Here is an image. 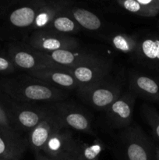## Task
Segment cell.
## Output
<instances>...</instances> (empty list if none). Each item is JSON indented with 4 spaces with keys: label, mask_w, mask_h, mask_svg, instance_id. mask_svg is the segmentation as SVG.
Listing matches in <instances>:
<instances>
[{
    "label": "cell",
    "mask_w": 159,
    "mask_h": 160,
    "mask_svg": "<svg viewBox=\"0 0 159 160\" xmlns=\"http://www.w3.org/2000/svg\"><path fill=\"white\" fill-rule=\"evenodd\" d=\"M154 160H159V148H156L155 159Z\"/></svg>",
    "instance_id": "30"
},
{
    "label": "cell",
    "mask_w": 159,
    "mask_h": 160,
    "mask_svg": "<svg viewBox=\"0 0 159 160\" xmlns=\"http://www.w3.org/2000/svg\"><path fill=\"white\" fill-rule=\"evenodd\" d=\"M77 143L73 132L68 128H62L51 134L41 153L53 159L60 153L73 148Z\"/></svg>",
    "instance_id": "18"
},
{
    "label": "cell",
    "mask_w": 159,
    "mask_h": 160,
    "mask_svg": "<svg viewBox=\"0 0 159 160\" xmlns=\"http://www.w3.org/2000/svg\"><path fill=\"white\" fill-rule=\"evenodd\" d=\"M27 147V140L20 133L0 125V159L20 160Z\"/></svg>",
    "instance_id": "14"
},
{
    "label": "cell",
    "mask_w": 159,
    "mask_h": 160,
    "mask_svg": "<svg viewBox=\"0 0 159 160\" xmlns=\"http://www.w3.org/2000/svg\"><path fill=\"white\" fill-rule=\"evenodd\" d=\"M71 5H73V2L67 0H45L37 12L32 28L30 31V34L33 31L46 28L59 14Z\"/></svg>",
    "instance_id": "17"
},
{
    "label": "cell",
    "mask_w": 159,
    "mask_h": 160,
    "mask_svg": "<svg viewBox=\"0 0 159 160\" xmlns=\"http://www.w3.org/2000/svg\"><path fill=\"white\" fill-rule=\"evenodd\" d=\"M17 71V68L8 56L6 51H0V74L9 76L14 74Z\"/></svg>",
    "instance_id": "25"
},
{
    "label": "cell",
    "mask_w": 159,
    "mask_h": 160,
    "mask_svg": "<svg viewBox=\"0 0 159 160\" xmlns=\"http://www.w3.org/2000/svg\"><path fill=\"white\" fill-rule=\"evenodd\" d=\"M115 3L123 10L139 17H154L159 14V11L143 6L138 0H118Z\"/></svg>",
    "instance_id": "22"
},
{
    "label": "cell",
    "mask_w": 159,
    "mask_h": 160,
    "mask_svg": "<svg viewBox=\"0 0 159 160\" xmlns=\"http://www.w3.org/2000/svg\"><path fill=\"white\" fill-rule=\"evenodd\" d=\"M0 93L16 101L51 104L66 100L68 91L46 84L27 73L0 78Z\"/></svg>",
    "instance_id": "1"
},
{
    "label": "cell",
    "mask_w": 159,
    "mask_h": 160,
    "mask_svg": "<svg viewBox=\"0 0 159 160\" xmlns=\"http://www.w3.org/2000/svg\"><path fill=\"white\" fill-rule=\"evenodd\" d=\"M141 114L155 138L159 142V112L151 105L145 103L142 106Z\"/></svg>",
    "instance_id": "23"
},
{
    "label": "cell",
    "mask_w": 159,
    "mask_h": 160,
    "mask_svg": "<svg viewBox=\"0 0 159 160\" xmlns=\"http://www.w3.org/2000/svg\"><path fill=\"white\" fill-rule=\"evenodd\" d=\"M76 93L86 105L96 110L106 111L123 93V83L120 78L111 74Z\"/></svg>",
    "instance_id": "4"
},
{
    "label": "cell",
    "mask_w": 159,
    "mask_h": 160,
    "mask_svg": "<svg viewBox=\"0 0 159 160\" xmlns=\"http://www.w3.org/2000/svg\"><path fill=\"white\" fill-rule=\"evenodd\" d=\"M45 29H50L65 34L73 35L82 30L76 20L66 11V9L57 16Z\"/></svg>",
    "instance_id": "21"
},
{
    "label": "cell",
    "mask_w": 159,
    "mask_h": 160,
    "mask_svg": "<svg viewBox=\"0 0 159 160\" xmlns=\"http://www.w3.org/2000/svg\"><path fill=\"white\" fill-rule=\"evenodd\" d=\"M45 0H30L11 6L6 12L5 20L11 29L30 33L39 9Z\"/></svg>",
    "instance_id": "10"
},
{
    "label": "cell",
    "mask_w": 159,
    "mask_h": 160,
    "mask_svg": "<svg viewBox=\"0 0 159 160\" xmlns=\"http://www.w3.org/2000/svg\"><path fill=\"white\" fill-rule=\"evenodd\" d=\"M104 149V145L97 139L90 145H80L79 160H100V155Z\"/></svg>",
    "instance_id": "24"
},
{
    "label": "cell",
    "mask_w": 159,
    "mask_h": 160,
    "mask_svg": "<svg viewBox=\"0 0 159 160\" xmlns=\"http://www.w3.org/2000/svg\"><path fill=\"white\" fill-rule=\"evenodd\" d=\"M27 74L50 84L51 86L65 91H76L80 88L79 83L74 77L69 73L65 68L40 69L26 73Z\"/></svg>",
    "instance_id": "16"
},
{
    "label": "cell",
    "mask_w": 159,
    "mask_h": 160,
    "mask_svg": "<svg viewBox=\"0 0 159 160\" xmlns=\"http://www.w3.org/2000/svg\"><path fill=\"white\" fill-rule=\"evenodd\" d=\"M51 104L22 102L0 93V105L11 128L18 133H29L48 114Z\"/></svg>",
    "instance_id": "2"
},
{
    "label": "cell",
    "mask_w": 159,
    "mask_h": 160,
    "mask_svg": "<svg viewBox=\"0 0 159 160\" xmlns=\"http://www.w3.org/2000/svg\"><path fill=\"white\" fill-rule=\"evenodd\" d=\"M65 69L79 83L80 88L78 90H80L93 85L112 74V62L109 59L95 65Z\"/></svg>",
    "instance_id": "15"
},
{
    "label": "cell",
    "mask_w": 159,
    "mask_h": 160,
    "mask_svg": "<svg viewBox=\"0 0 159 160\" xmlns=\"http://www.w3.org/2000/svg\"><path fill=\"white\" fill-rule=\"evenodd\" d=\"M117 144L119 160L155 159V146L137 123L121 130Z\"/></svg>",
    "instance_id": "3"
},
{
    "label": "cell",
    "mask_w": 159,
    "mask_h": 160,
    "mask_svg": "<svg viewBox=\"0 0 159 160\" xmlns=\"http://www.w3.org/2000/svg\"><path fill=\"white\" fill-rule=\"evenodd\" d=\"M65 128L59 120L57 113L51 104V109L46 116L41 120L40 123L33 128L26 138L28 147L34 155L41 153L51 134L60 128Z\"/></svg>",
    "instance_id": "9"
},
{
    "label": "cell",
    "mask_w": 159,
    "mask_h": 160,
    "mask_svg": "<svg viewBox=\"0 0 159 160\" xmlns=\"http://www.w3.org/2000/svg\"><path fill=\"white\" fill-rule=\"evenodd\" d=\"M0 125L6 127V128H11L10 125H9V120H8L7 117H6V112H5L4 109H2L1 105H0Z\"/></svg>",
    "instance_id": "28"
},
{
    "label": "cell",
    "mask_w": 159,
    "mask_h": 160,
    "mask_svg": "<svg viewBox=\"0 0 159 160\" xmlns=\"http://www.w3.org/2000/svg\"><path fill=\"white\" fill-rule=\"evenodd\" d=\"M157 28H159V20H158V21H157Z\"/></svg>",
    "instance_id": "31"
},
{
    "label": "cell",
    "mask_w": 159,
    "mask_h": 160,
    "mask_svg": "<svg viewBox=\"0 0 159 160\" xmlns=\"http://www.w3.org/2000/svg\"><path fill=\"white\" fill-rule=\"evenodd\" d=\"M56 64L64 68H74L78 67H85L109 60L107 58L86 50L76 49L59 50L51 53H45Z\"/></svg>",
    "instance_id": "12"
},
{
    "label": "cell",
    "mask_w": 159,
    "mask_h": 160,
    "mask_svg": "<svg viewBox=\"0 0 159 160\" xmlns=\"http://www.w3.org/2000/svg\"><path fill=\"white\" fill-rule=\"evenodd\" d=\"M127 82L128 90L137 97L159 103L158 78L133 68L129 70Z\"/></svg>",
    "instance_id": "13"
},
{
    "label": "cell",
    "mask_w": 159,
    "mask_h": 160,
    "mask_svg": "<svg viewBox=\"0 0 159 160\" xmlns=\"http://www.w3.org/2000/svg\"><path fill=\"white\" fill-rule=\"evenodd\" d=\"M6 52L17 70L25 73L43 68H63L53 62L45 53L36 51L26 42L12 41L9 42Z\"/></svg>",
    "instance_id": "6"
},
{
    "label": "cell",
    "mask_w": 159,
    "mask_h": 160,
    "mask_svg": "<svg viewBox=\"0 0 159 160\" xmlns=\"http://www.w3.org/2000/svg\"><path fill=\"white\" fill-rule=\"evenodd\" d=\"M0 160H7V159H0Z\"/></svg>",
    "instance_id": "32"
},
{
    "label": "cell",
    "mask_w": 159,
    "mask_h": 160,
    "mask_svg": "<svg viewBox=\"0 0 159 160\" xmlns=\"http://www.w3.org/2000/svg\"><path fill=\"white\" fill-rule=\"evenodd\" d=\"M80 144L78 142L75 146L63 152L60 153L55 157H54L52 160H79V152L80 148Z\"/></svg>",
    "instance_id": "26"
},
{
    "label": "cell",
    "mask_w": 159,
    "mask_h": 160,
    "mask_svg": "<svg viewBox=\"0 0 159 160\" xmlns=\"http://www.w3.org/2000/svg\"><path fill=\"white\" fill-rule=\"evenodd\" d=\"M53 106L65 128L95 135L93 129V119L84 108L76 103L67 101V99L53 103Z\"/></svg>",
    "instance_id": "8"
},
{
    "label": "cell",
    "mask_w": 159,
    "mask_h": 160,
    "mask_svg": "<svg viewBox=\"0 0 159 160\" xmlns=\"http://www.w3.org/2000/svg\"><path fill=\"white\" fill-rule=\"evenodd\" d=\"M34 156H35V160H52L43 153H38L34 155Z\"/></svg>",
    "instance_id": "29"
},
{
    "label": "cell",
    "mask_w": 159,
    "mask_h": 160,
    "mask_svg": "<svg viewBox=\"0 0 159 160\" xmlns=\"http://www.w3.org/2000/svg\"><path fill=\"white\" fill-rule=\"evenodd\" d=\"M136 36L138 45L131 56L136 69L159 79V32L145 31Z\"/></svg>",
    "instance_id": "5"
},
{
    "label": "cell",
    "mask_w": 159,
    "mask_h": 160,
    "mask_svg": "<svg viewBox=\"0 0 159 160\" xmlns=\"http://www.w3.org/2000/svg\"><path fill=\"white\" fill-rule=\"evenodd\" d=\"M138 2L143 6L159 11V0H138Z\"/></svg>",
    "instance_id": "27"
},
{
    "label": "cell",
    "mask_w": 159,
    "mask_h": 160,
    "mask_svg": "<svg viewBox=\"0 0 159 160\" xmlns=\"http://www.w3.org/2000/svg\"><path fill=\"white\" fill-rule=\"evenodd\" d=\"M23 42L36 51L47 54L59 50L76 49L80 46L79 40L73 35L50 29L33 31Z\"/></svg>",
    "instance_id": "7"
},
{
    "label": "cell",
    "mask_w": 159,
    "mask_h": 160,
    "mask_svg": "<svg viewBox=\"0 0 159 160\" xmlns=\"http://www.w3.org/2000/svg\"><path fill=\"white\" fill-rule=\"evenodd\" d=\"M137 96L130 91L123 92L121 96L105 111L107 122L114 129L123 130L132 123V114Z\"/></svg>",
    "instance_id": "11"
},
{
    "label": "cell",
    "mask_w": 159,
    "mask_h": 160,
    "mask_svg": "<svg viewBox=\"0 0 159 160\" xmlns=\"http://www.w3.org/2000/svg\"><path fill=\"white\" fill-rule=\"evenodd\" d=\"M104 38L115 50L131 56L135 52L138 45L137 36L126 33H110L104 36Z\"/></svg>",
    "instance_id": "20"
},
{
    "label": "cell",
    "mask_w": 159,
    "mask_h": 160,
    "mask_svg": "<svg viewBox=\"0 0 159 160\" xmlns=\"http://www.w3.org/2000/svg\"><path fill=\"white\" fill-rule=\"evenodd\" d=\"M66 11L76 20L80 27L86 31H98L105 26L101 17L85 8L71 5L66 8Z\"/></svg>",
    "instance_id": "19"
}]
</instances>
